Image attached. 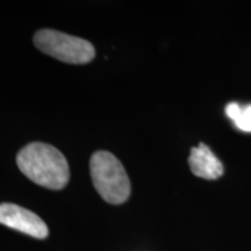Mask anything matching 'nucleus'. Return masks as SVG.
<instances>
[{
    "label": "nucleus",
    "mask_w": 251,
    "mask_h": 251,
    "mask_svg": "<svg viewBox=\"0 0 251 251\" xmlns=\"http://www.w3.org/2000/svg\"><path fill=\"white\" fill-rule=\"evenodd\" d=\"M241 113H242V107L236 102L228 103L227 107H226V114H227V117L234 122L237 120L238 117L241 115Z\"/></svg>",
    "instance_id": "7"
},
{
    "label": "nucleus",
    "mask_w": 251,
    "mask_h": 251,
    "mask_svg": "<svg viewBox=\"0 0 251 251\" xmlns=\"http://www.w3.org/2000/svg\"><path fill=\"white\" fill-rule=\"evenodd\" d=\"M188 165L197 177L207 180H215L224 175V165L205 143H199L191 149Z\"/></svg>",
    "instance_id": "5"
},
{
    "label": "nucleus",
    "mask_w": 251,
    "mask_h": 251,
    "mask_svg": "<svg viewBox=\"0 0 251 251\" xmlns=\"http://www.w3.org/2000/svg\"><path fill=\"white\" fill-rule=\"evenodd\" d=\"M34 45L43 54L70 64H86L96 56L89 41L54 29H41L34 35Z\"/></svg>",
    "instance_id": "3"
},
{
    "label": "nucleus",
    "mask_w": 251,
    "mask_h": 251,
    "mask_svg": "<svg viewBox=\"0 0 251 251\" xmlns=\"http://www.w3.org/2000/svg\"><path fill=\"white\" fill-rule=\"evenodd\" d=\"M0 224L39 240L49 234L48 227L39 215L15 203H0Z\"/></svg>",
    "instance_id": "4"
},
{
    "label": "nucleus",
    "mask_w": 251,
    "mask_h": 251,
    "mask_svg": "<svg viewBox=\"0 0 251 251\" xmlns=\"http://www.w3.org/2000/svg\"><path fill=\"white\" fill-rule=\"evenodd\" d=\"M235 125L238 129L251 133V105L247 106L246 108H242V113L235 121Z\"/></svg>",
    "instance_id": "6"
},
{
    "label": "nucleus",
    "mask_w": 251,
    "mask_h": 251,
    "mask_svg": "<svg viewBox=\"0 0 251 251\" xmlns=\"http://www.w3.org/2000/svg\"><path fill=\"white\" fill-rule=\"evenodd\" d=\"M93 185L106 202L120 205L130 196V181L124 165L113 153L100 150L90 159Z\"/></svg>",
    "instance_id": "2"
},
{
    "label": "nucleus",
    "mask_w": 251,
    "mask_h": 251,
    "mask_svg": "<svg viewBox=\"0 0 251 251\" xmlns=\"http://www.w3.org/2000/svg\"><path fill=\"white\" fill-rule=\"evenodd\" d=\"M17 163L27 178L50 190H61L70 178L67 158L57 148L47 143L27 144L19 151Z\"/></svg>",
    "instance_id": "1"
}]
</instances>
